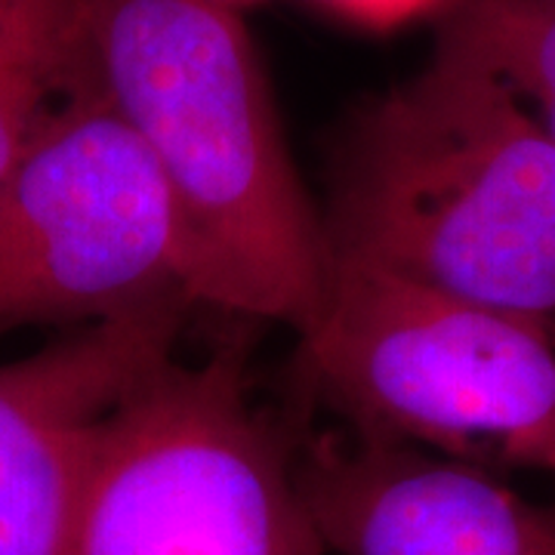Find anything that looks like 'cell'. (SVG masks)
<instances>
[{
  "mask_svg": "<svg viewBox=\"0 0 555 555\" xmlns=\"http://www.w3.org/2000/svg\"><path fill=\"white\" fill-rule=\"evenodd\" d=\"M438 38L503 80L555 142V0H460Z\"/></svg>",
  "mask_w": 555,
  "mask_h": 555,
  "instance_id": "obj_9",
  "label": "cell"
},
{
  "mask_svg": "<svg viewBox=\"0 0 555 555\" xmlns=\"http://www.w3.org/2000/svg\"><path fill=\"white\" fill-rule=\"evenodd\" d=\"M327 7H334L337 13L349 20L364 22V25H398V22L411 20L416 13L436 7L438 0H324Z\"/></svg>",
  "mask_w": 555,
  "mask_h": 555,
  "instance_id": "obj_10",
  "label": "cell"
},
{
  "mask_svg": "<svg viewBox=\"0 0 555 555\" xmlns=\"http://www.w3.org/2000/svg\"><path fill=\"white\" fill-rule=\"evenodd\" d=\"M222 3H232V7H235V0H222Z\"/></svg>",
  "mask_w": 555,
  "mask_h": 555,
  "instance_id": "obj_11",
  "label": "cell"
},
{
  "mask_svg": "<svg viewBox=\"0 0 555 555\" xmlns=\"http://www.w3.org/2000/svg\"><path fill=\"white\" fill-rule=\"evenodd\" d=\"M189 306L78 327L0 367V555H68L93 433L155 361L173 356Z\"/></svg>",
  "mask_w": 555,
  "mask_h": 555,
  "instance_id": "obj_6",
  "label": "cell"
},
{
  "mask_svg": "<svg viewBox=\"0 0 555 555\" xmlns=\"http://www.w3.org/2000/svg\"><path fill=\"white\" fill-rule=\"evenodd\" d=\"M297 460L238 352L160 358L93 433L68 555H324Z\"/></svg>",
  "mask_w": 555,
  "mask_h": 555,
  "instance_id": "obj_4",
  "label": "cell"
},
{
  "mask_svg": "<svg viewBox=\"0 0 555 555\" xmlns=\"http://www.w3.org/2000/svg\"><path fill=\"white\" fill-rule=\"evenodd\" d=\"M299 374L356 433L555 476V337L525 318L331 257Z\"/></svg>",
  "mask_w": 555,
  "mask_h": 555,
  "instance_id": "obj_3",
  "label": "cell"
},
{
  "mask_svg": "<svg viewBox=\"0 0 555 555\" xmlns=\"http://www.w3.org/2000/svg\"><path fill=\"white\" fill-rule=\"evenodd\" d=\"M297 476L339 555H555L553 503L396 438L321 433L299 451Z\"/></svg>",
  "mask_w": 555,
  "mask_h": 555,
  "instance_id": "obj_7",
  "label": "cell"
},
{
  "mask_svg": "<svg viewBox=\"0 0 555 555\" xmlns=\"http://www.w3.org/2000/svg\"><path fill=\"white\" fill-rule=\"evenodd\" d=\"M192 302L177 217L137 133L75 83L0 179V337Z\"/></svg>",
  "mask_w": 555,
  "mask_h": 555,
  "instance_id": "obj_5",
  "label": "cell"
},
{
  "mask_svg": "<svg viewBox=\"0 0 555 555\" xmlns=\"http://www.w3.org/2000/svg\"><path fill=\"white\" fill-rule=\"evenodd\" d=\"M72 22L75 0H0V179L62 96Z\"/></svg>",
  "mask_w": 555,
  "mask_h": 555,
  "instance_id": "obj_8",
  "label": "cell"
},
{
  "mask_svg": "<svg viewBox=\"0 0 555 555\" xmlns=\"http://www.w3.org/2000/svg\"><path fill=\"white\" fill-rule=\"evenodd\" d=\"M65 83L96 93L155 160L192 302L302 334L331 250L235 7L75 0Z\"/></svg>",
  "mask_w": 555,
  "mask_h": 555,
  "instance_id": "obj_1",
  "label": "cell"
},
{
  "mask_svg": "<svg viewBox=\"0 0 555 555\" xmlns=\"http://www.w3.org/2000/svg\"><path fill=\"white\" fill-rule=\"evenodd\" d=\"M553 506H555V503H553Z\"/></svg>",
  "mask_w": 555,
  "mask_h": 555,
  "instance_id": "obj_12",
  "label": "cell"
},
{
  "mask_svg": "<svg viewBox=\"0 0 555 555\" xmlns=\"http://www.w3.org/2000/svg\"><path fill=\"white\" fill-rule=\"evenodd\" d=\"M321 225L331 257L555 337V142L448 40L420 75L358 108Z\"/></svg>",
  "mask_w": 555,
  "mask_h": 555,
  "instance_id": "obj_2",
  "label": "cell"
}]
</instances>
